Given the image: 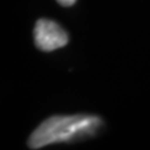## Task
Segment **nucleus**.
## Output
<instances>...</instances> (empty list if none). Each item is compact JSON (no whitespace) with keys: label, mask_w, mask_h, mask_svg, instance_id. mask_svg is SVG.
I'll list each match as a JSON object with an SVG mask.
<instances>
[{"label":"nucleus","mask_w":150,"mask_h":150,"mask_svg":"<svg viewBox=\"0 0 150 150\" xmlns=\"http://www.w3.org/2000/svg\"><path fill=\"white\" fill-rule=\"evenodd\" d=\"M60 5H63V6H71L74 5L75 3H76V0H56Z\"/></svg>","instance_id":"nucleus-3"},{"label":"nucleus","mask_w":150,"mask_h":150,"mask_svg":"<svg viewBox=\"0 0 150 150\" xmlns=\"http://www.w3.org/2000/svg\"><path fill=\"white\" fill-rule=\"evenodd\" d=\"M101 128L103 120L96 115H54L33 131L28 145L30 149H40L53 144L80 142L95 137Z\"/></svg>","instance_id":"nucleus-1"},{"label":"nucleus","mask_w":150,"mask_h":150,"mask_svg":"<svg viewBox=\"0 0 150 150\" xmlns=\"http://www.w3.org/2000/svg\"><path fill=\"white\" fill-rule=\"evenodd\" d=\"M34 41L41 51H53L68 44L69 35L58 23L39 19L34 28Z\"/></svg>","instance_id":"nucleus-2"}]
</instances>
